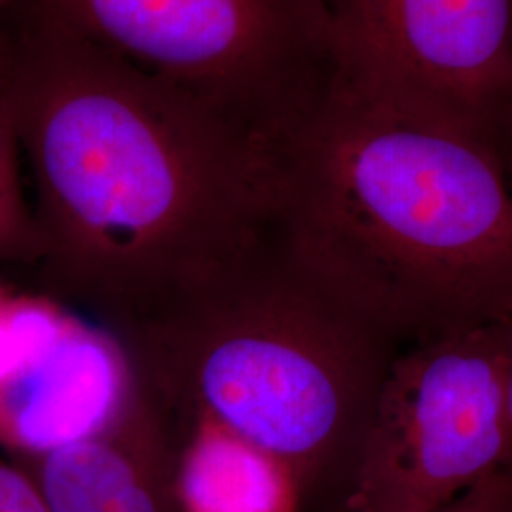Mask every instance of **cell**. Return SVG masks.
<instances>
[{
  "label": "cell",
  "mask_w": 512,
  "mask_h": 512,
  "mask_svg": "<svg viewBox=\"0 0 512 512\" xmlns=\"http://www.w3.org/2000/svg\"><path fill=\"white\" fill-rule=\"evenodd\" d=\"M137 395L122 342L46 293L0 287V450L31 458L92 437Z\"/></svg>",
  "instance_id": "obj_7"
},
{
  "label": "cell",
  "mask_w": 512,
  "mask_h": 512,
  "mask_svg": "<svg viewBox=\"0 0 512 512\" xmlns=\"http://www.w3.org/2000/svg\"><path fill=\"white\" fill-rule=\"evenodd\" d=\"M260 143L270 243L321 291L397 344L512 321V190L492 154L336 76Z\"/></svg>",
  "instance_id": "obj_2"
},
{
  "label": "cell",
  "mask_w": 512,
  "mask_h": 512,
  "mask_svg": "<svg viewBox=\"0 0 512 512\" xmlns=\"http://www.w3.org/2000/svg\"><path fill=\"white\" fill-rule=\"evenodd\" d=\"M511 171H512V160H511Z\"/></svg>",
  "instance_id": "obj_15"
},
{
  "label": "cell",
  "mask_w": 512,
  "mask_h": 512,
  "mask_svg": "<svg viewBox=\"0 0 512 512\" xmlns=\"http://www.w3.org/2000/svg\"><path fill=\"white\" fill-rule=\"evenodd\" d=\"M429 512H512V469H499Z\"/></svg>",
  "instance_id": "obj_11"
},
{
  "label": "cell",
  "mask_w": 512,
  "mask_h": 512,
  "mask_svg": "<svg viewBox=\"0 0 512 512\" xmlns=\"http://www.w3.org/2000/svg\"><path fill=\"white\" fill-rule=\"evenodd\" d=\"M336 80L404 124L512 160V0H329Z\"/></svg>",
  "instance_id": "obj_6"
},
{
  "label": "cell",
  "mask_w": 512,
  "mask_h": 512,
  "mask_svg": "<svg viewBox=\"0 0 512 512\" xmlns=\"http://www.w3.org/2000/svg\"><path fill=\"white\" fill-rule=\"evenodd\" d=\"M183 440L137 387L126 412L92 437L14 459L46 512H184Z\"/></svg>",
  "instance_id": "obj_8"
},
{
  "label": "cell",
  "mask_w": 512,
  "mask_h": 512,
  "mask_svg": "<svg viewBox=\"0 0 512 512\" xmlns=\"http://www.w3.org/2000/svg\"><path fill=\"white\" fill-rule=\"evenodd\" d=\"M511 323L397 353L348 484L325 512L435 511L507 469Z\"/></svg>",
  "instance_id": "obj_5"
},
{
  "label": "cell",
  "mask_w": 512,
  "mask_h": 512,
  "mask_svg": "<svg viewBox=\"0 0 512 512\" xmlns=\"http://www.w3.org/2000/svg\"><path fill=\"white\" fill-rule=\"evenodd\" d=\"M179 492L184 512H302L293 480L277 461L211 427L184 442Z\"/></svg>",
  "instance_id": "obj_9"
},
{
  "label": "cell",
  "mask_w": 512,
  "mask_h": 512,
  "mask_svg": "<svg viewBox=\"0 0 512 512\" xmlns=\"http://www.w3.org/2000/svg\"><path fill=\"white\" fill-rule=\"evenodd\" d=\"M12 55V19L10 2L0 0V78L8 71Z\"/></svg>",
  "instance_id": "obj_13"
},
{
  "label": "cell",
  "mask_w": 512,
  "mask_h": 512,
  "mask_svg": "<svg viewBox=\"0 0 512 512\" xmlns=\"http://www.w3.org/2000/svg\"><path fill=\"white\" fill-rule=\"evenodd\" d=\"M0 512H46L31 478L0 450Z\"/></svg>",
  "instance_id": "obj_12"
},
{
  "label": "cell",
  "mask_w": 512,
  "mask_h": 512,
  "mask_svg": "<svg viewBox=\"0 0 512 512\" xmlns=\"http://www.w3.org/2000/svg\"><path fill=\"white\" fill-rule=\"evenodd\" d=\"M19 152L6 71L0 78V262H18L37 268L42 241L35 211L23 194Z\"/></svg>",
  "instance_id": "obj_10"
},
{
  "label": "cell",
  "mask_w": 512,
  "mask_h": 512,
  "mask_svg": "<svg viewBox=\"0 0 512 512\" xmlns=\"http://www.w3.org/2000/svg\"><path fill=\"white\" fill-rule=\"evenodd\" d=\"M139 391L186 442L226 431L277 461L302 512L348 484L397 342L268 245L213 285L112 332Z\"/></svg>",
  "instance_id": "obj_3"
},
{
  "label": "cell",
  "mask_w": 512,
  "mask_h": 512,
  "mask_svg": "<svg viewBox=\"0 0 512 512\" xmlns=\"http://www.w3.org/2000/svg\"><path fill=\"white\" fill-rule=\"evenodd\" d=\"M505 404H507V437H509L507 469H512V323L509 346H507V361H505Z\"/></svg>",
  "instance_id": "obj_14"
},
{
  "label": "cell",
  "mask_w": 512,
  "mask_h": 512,
  "mask_svg": "<svg viewBox=\"0 0 512 512\" xmlns=\"http://www.w3.org/2000/svg\"><path fill=\"white\" fill-rule=\"evenodd\" d=\"M10 16L78 38L219 110L260 141L336 76L329 0H8Z\"/></svg>",
  "instance_id": "obj_4"
},
{
  "label": "cell",
  "mask_w": 512,
  "mask_h": 512,
  "mask_svg": "<svg viewBox=\"0 0 512 512\" xmlns=\"http://www.w3.org/2000/svg\"><path fill=\"white\" fill-rule=\"evenodd\" d=\"M8 95L35 184L44 293L110 332L270 241L260 139L78 38L12 18Z\"/></svg>",
  "instance_id": "obj_1"
}]
</instances>
